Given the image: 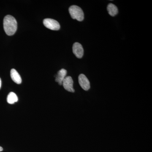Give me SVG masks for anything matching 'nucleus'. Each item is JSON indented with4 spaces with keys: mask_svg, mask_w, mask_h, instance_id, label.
I'll list each match as a JSON object with an SVG mask.
<instances>
[{
    "mask_svg": "<svg viewBox=\"0 0 152 152\" xmlns=\"http://www.w3.org/2000/svg\"><path fill=\"white\" fill-rule=\"evenodd\" d=\"M3 25L4 30L8 35H13L16 32L18 28L17 20L10 15H7L5 17Z\"/></svg>",
    "mask_w": 152,
    "mask_h": 152,
    "instance_id": "f257e3e1",
    "label": "nucleus"
},
{
    "mask_svg": "<svg viewBox=\"0 0 152 152\" xmlns=\"http://www.w3.org/2000/svg\"><path fill=\"white\" fill-rule=\"evenodd\" d=\"M69 12L72 18L79 21H82L84 18V14L83 10L78 6L73 5L69 8Z\"/></svg>",
    "mask_w": 152,
    "mask_h": 152,
    "instance_id": "f03ea898",
    "label": "nucleus"
},
{
    "mask_svg": "<svg viewBox=\"0 0 152 152\" xmlns=\"http://www.w3.org/2000/svg\"><path fill=\"white\" fill-rule=\"evenodd\" d=\"M43 24L44 26L49 29L58 31L60 28V25L58 22L53 19H45L43 20Z\"/></svg>",
    "mask_w": 152,
    "mask_h": 152,
    "instance_id": "7ed1b4c3",
    "label": "nucleus"
},
{
    "mask_svg": "<svg viewBox=\"0 0 152 152\" xmlns=\"http://www.w3.org/2000/svg\"><path fill=\"white\" fill-rule=\"evenodd\" d=\"M62 85L65 89L70 92H75L73 88V80L70 76L66 77L63 81Z\"/></svg>",
    "mask_w": 152,
    "mask_h": 152,
    "instance_id": "20e7f679",
    "label": "nucleus"
},
{
    "mask_svg": "<svg viewBox=\"0 0 152 152\" xmlns=\"http://www.w3.org/2000/svg\"><path fill=\"white\" fill-rule=\"evenodd\" d=\"M79 83L82 88L85 91H88L90 88V83L86 76L84 74H81L79 76Z\"/></svg>",
    "mask_w": 152,
    "mask_h": 152,
    "instance_id": "39448f33",
    "label": "nucleus"
},
{
    "mask_svg": "<svg viewBox=\"0 0 152 152\" xmlns=\"http://www.w3.org/2000/svg\"><path fill=\"white\" fill-rule=\"evenodd\" d=\"M73 53L78 58H81L84 54V50L80 44L75 42L72 48Z\"/></svg>",
    "mask_w": 152,
    "mask_h": 152,
    "instance_id": "423d86ee",
    "label": "nucleus"
},
{
    "mask_svg": "<svg viewBox=\"0 0 152 152\" xmlns=\"http://www.w3.org/2000/svg\"><path fill=\"white\" fill-rule=\"evenodd\" d=\"M67 74V71L65 69H62L58 72L56 77V81L58 83L59 85H62L63 81L65 78Z\"/></svg>",
    "mask_w": 152,
    "mask_h": 152,
    "instance_id": "0eeeda50",
    "label": "nucleus"
},
{
    "mask_svg": "<svg viewBox=\"0 0 152 152\" xmlns=\"http://www.w3.org/2000/svg\"><path fill=\"white\" fill-rule=\"evenodd\" d=\"M11 77L12 80L16 83L20 84L22 83V79L18 72L15 69H11L10 72Z\"/></svg>",
    "mask_w": 152,
    "mask_h": 152,
    "instance_id": "6e6552de",
    "label": "nucleus"
},
{
    "mask_svg": "<svg viewBox=\"0 0 152 152\" xmlns=\"http://www.w3.org/2000/svg\"><path fill=\"white\" fill-rule=\"evenodd\" d=\"M107 10L108 12L109 15L113 17L115 16L118 12V8L113 4H109L107 7Z\"/></svg>",
    "mask_w": 152,
    "mask_h": 152,
    "instance_id": "1a4fd4ad",
    "label": "nucleus"
},
{
    "mask_svg": "<svg viewBox=\"0 0 152 152\" xmlns=\"http://www.w3.org/2000/svg\"><path fill=\"white\" fill-rule=\"evenodd\" d=\"M18 99L17 95L15 93L10 92L8 95L7 97V102L10 104H13L18 102Z\"/></svg>",
    "mask_w": 152,
    "mask_h": 152,
    "instance_id": "9d476101",
    "label": "nucleus"
},
{
    "mask_svg": "<svg viewBox=\"0 0 152 152\" xmlns=\"http://www.w3.org/2000/svg\"><path fill=\"white\" fill-rule=\"evenodd\" d=\"M1 78H0V89H1Z\"/></svg>",
    "mask_w": 152,
    "mask_h": 152,
    "instance_id": "9b49d317",
    "label": "nucleus"
},
{
    "mask_svg": "<svg viewBox=\"0 0 152 152\" xmlns=\"http://www.w3.org/2000/svg\"><path fill=\"white\" fill-rule=\"evenodd\" d=\"M3 148L1 147L0 146V152L2 151H3Z\"/></svg>",
    "mask_w": 152,
    "mask_h": 152,
    "instance_id": "f8f14e48",
    "label": "nucleus"
}]
</instances>
